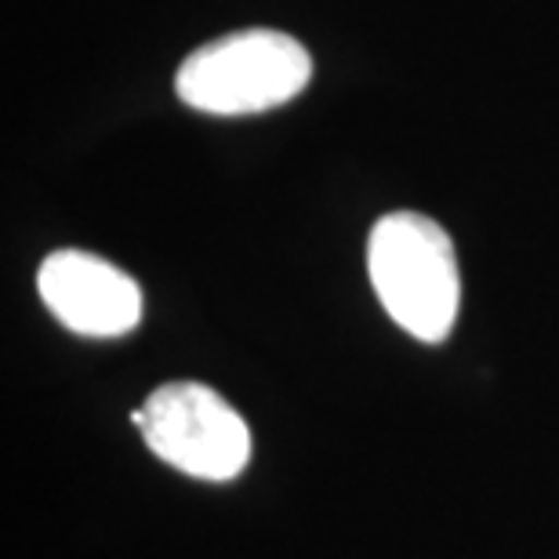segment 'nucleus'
<instances>
[{"label":"nucleus","mask_w":559,"mask_h":559,"mask_svg":"<svg viewBox=\"0 0 559 559\" xmlns=\"http://www.w3.org/2000/svg\"><path fill=\"white\" fill-rule=\"evenodd\" d=\"M367 273L382 309L418 342H443L462 306L454 243L440 222L418 211L378 218L367 240Z\"/></svg>","instance_id":"1"},{"label":"nucleus","mask_w":559,"mask_h":559,"mask_svg":"<svg viewBox=\"0 0 559 559\" xmlns=\"http://www.w3.org/2000/svg\"><path fill=\"white\" fill-rule=\"evenodd\" d=\"M312 59L280 29H237L189 51L175 92L189 109L211 117H251L306 92Z\"/></svg>","instance_id":"2"},{"label":"nucleus","mask_w":559,"mask_h":559,"mask_svg":"<svg viewBox=\"0 0 559 559\" xmlns=\"http://www.w3.org/2000/svg\"><path fill=\"white\" fill-rule=\"evenodd\" d=\"M145 447L197 479L240 476L251 462V429L237 407L200 382H167L131 415Z\"/></svg>","instance_id":"3"},{"label":"nucleus","mask_w":559,"mask_h":559,"mask_svg":"<svg viewBox=\"0 0 559 559\" xmlns=\"http://www.w3.org/2000/svg\"><path fill=\"white\" fill-rule=\"evenodd\" d=\"M37 290L59 323L84 338H120L142 320V290L114 262L87 251H55L40 262Z\"/></svg>","instance_id":"4"}]
</instances>
